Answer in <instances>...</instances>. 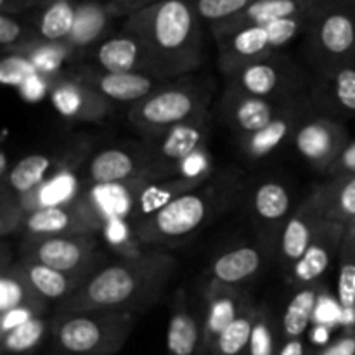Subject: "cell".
Masks as SVG:
<instances>
[{"label": "cell", "mask_w": 355, "mask_h": 355, "mask_svg": "<svg viewBox=\"0 0 355 355\" xmlns=\"http://www.w3.org/2000/svg\"><path fill=\"white\" fill-rule=\"evenodd\" d=\"M179 262L162 250L142 252L101 266L55 312L118 311L141 315L155 307L177 272Z\"/></svg>", "instance_id": "6da1fadb"}, {"label": "cell", "mask_w": 355, "mask_h": 355, "mask_svg": "<svg viewBox=\"0 0 355 355\" xmlns=\"http://www.w3.org/2000/svg\"><path fill=\"white\" fill-rule=\"evenodd\" d=\"M123 30L144 42L163 82L184 78L207 61L203 21L191 0H163L137 10L125 17Z\"/></svg>", "instance_id": "7a4b0ae2"}, {"label": "cell", "mask_w": 355, "mask_h": 355, "mask_svg": "<svg viewBox=\"0 0 355 355\" xmlns=\"http://www.w3.org/2000/svg\"><path fill=\"white\" fill-rule=\"evenodd\" d=\"M241 187L234 177H214L165 207L132 222V231L141 246L180 241L200 231L207 222L238 200Z\"/></svg>", "instance_id": "3957f363"}, {"label": "cell", "mask_w": 355, "mask_h": 355, "mask_svg": "<svg viewBox=\"0 0 355 355\" xmlns=\"http://www.w3.org/2000/svg\"><path fill=\"white\" fill-rule=\"evenodd\" d=\"M214 85L207 80H172L128 110V121L148 141L208 114Z\"/></svg>", "instance_id": "277c9868"}, {"label": "cell", "mask_w": 355, "mask_h": 355, "mask_svg": "<svg viewBox=\"0 0 355 355\" xmlns=\"http://www.w3.org/2000/svg\"><path fill=\"white\" fill-rule=\"evenodd\" d=\"M137 318L118 311L55 312L51 335L62 355H114L130 338Z\"/></svg>", "instance_id": "5b68a950"}, {"label": "cell", "mask_w": 355, "mask_h": 355, "mask_svg": "<svg viewBox=\"0 0 355 355\" xmlns=\"http://www.w3.org/2000/svg\"><path fill=\"white\" fill-rule=\"evenodd\" d=\"M305 33L314 71L355 64V0L321 3Z\"/></svg>", "instance_id": "8992f818"}, {"label": "cell", "mask_w": 355, "mask_h": 355, "mask_svg": "<svg viewBox=\"0 0 355 355\" xmlns=\"http://www.w3.org/2000/svg\"><path fill=\"white\" fill-rule=\"evenodd\" d=\"M224 76L225 85L269 101H291L307 96L311 82L305 69L284 52L232 69Z\"/></svg>", "instance_id": "52a82bcc"}, {"label": "cell", "mask_w": 355, "mask_h": 355, "mask_svg": "<svg viewBox=\"0 0 355 355\" xmlns=\"http://www.w3.org/2000/svg\"><path fill=\"white\" fill-rule=\"evenodd\" d=\"M311 16L284 17L262 26L245 28L231 37L217 40L218 68L227 75L232 69L277 54L302 31H307Z\"/></svg>", "instance_id": "ba28073f"}, {"label": "cell", "mask_w": 355, "mask_h": 355, "mask_svg": "<svg viewBox=\"0 0 355 355\" xmlns=\"http://www.w3.org/2000/svg\"><path fill=\"white\" fill-rule=\"evenodd\" d=\"M23 260L42 263L66 274H92L99 263V239L96 234L24 238Z\"/></svg>", "instance_id": "9c48e42d"}, {"label": "cell", "mask_w": 355, "mask_h": 355, "mask_svg": "<svg viewBox=\"0 0 355 355\" xmlns=\"http://www.w3.org/2000/svg\"><path fill=\"white\" fill-rule=\"evenodd\" d=\"M142 177L166 179L165 172L158 165L148 146L142 148H110L103 149L90 159L87 168V186L121 184Z\"/></svg>", "instance_id": "30bf717a"}, {"label": "cell", "mask_w": 355, "mask_h": 355, "mask_svg": "<svg viewBox=\"0 0 355 355\" xmlns=\"http://www.w3.org/2000/svg\"><path fill=\"white\" fill-rule=\"evenodd\" d=\"M349 142V130L342 121L314 113L302 121L293 137L298 155L322 173H328Z\"/></svg>", "instance_id": "8fae6325"}, {"label": "cell", "mask_w": 355, "mask_h": 355, "mask_svg": "<svg viewBox=\"0 0 355 355\" xmlns=\"http://www.w3.org/2000/svg\"><path fill=\"white\" fill-rule=\"evenodd\" d=\"M21 232L24 238H51V236L101 234V225L90 210L82 191L73 201L55 207L38 208L24 217Z\"/></svg>", "instance_id": "7c38bea8"}, {"label": "cell", "mask_w": 355, "mask_h": 355, "mask_svg": "<svg viewBox=\"0 0 355 355\" xmlns=\"http://www.w3.org/2000/svg\"><path fill=\"white\" fill-rule=\"evenodd\" d=\"M210 135L208 114L196 118L189 123L179 125L159 137L148 141L149 151L156 158L166 177L180 175V168L187 159L203 153Z\"/></svg>", "instance_id": "4fadbf2b"}, {"label": "cell", "mask_w": 355, "mask_h": 355, "mask_svg": "<svg viewBox=\"0 0 355 355\" xmlns=\"http://www.w3.org/2000/svg\"><path fill=\"white\" fill-rule=\"evenodd\" d=\"M298 99V97H297ZM291 101H269L262 97L250 96L236 87L225 85L218 104V116L222 123L227 125L238 135L252 134L267 127L272 120H276L281 113L290 107Z\"/></svg>", "instance_id": "5bb4252c"}, {"label": "cell", "mask_w": 355, "mask_h": 355, "mask_svg": "<svg viewBox=\"0 0 355 355\" xmlns=\"http://www.w3.org/2000/svg\"><path fill=\"white\" fill-rule=\"evenodd\" d=\"M307 97L315 113L335 120L355 116V64L314 71Z\"/></svg>", "instance_id": "9a60e30c"}, {"label": "cell", "mask_w": 355, "mask_h": 355, "mask_svg": "<svg viewBox=\"0 0 355 355\" xmlns=\"http://www.w3.org/2000/svg\"><path fill=\"white\" fill-rule=\"evenodd\" d=\"M326 217L324 196L321 186L315 187L304 203L288 218L279 238V252L288 269H293L295 263L304 257L315 236L328 224Z\"/></svg>", "instance_id": "2e32d148"}, {"label": "cell", "mask_w": 355, "mask_h": 355, "mask_svg": "<svg viewBox=\"0 0 355 355\" xmlns=\"http://www.w3.org/2000/svg\"><path fill=\"white\" fill-rule=\"evenodd\" d=\"M52 104L59 114L73 121L97 123L113 114L114 104L75 76H59L51 83Z\"/></svg>", "instance_id": "e0dca14e"}, {"label": "cell", "mask_w": 355, "mask_h": 355, "mask_svg": "<svg viewBox=\"0 0 355 355\" xmlns=\"http://www.w3.org/2000/svg\"><path fill=\"white\" fill-rule=\"evenodd\" d=\"M78 82L99 92L113 104H137L166 82L142 73H107L96 66H82L71 73Z\"/></svg>", "instance_id": "ac0fdd59"}, {"label": "cell", "mask_w": 355, "mask_h": 355, "mask_svg": "<svg viewBox=\"0 0 355 355\" xmlns=\"http://www.w3.org/2000/svg\"><path fill=\"white\" fill-rule=\"evenodd\" d=\"M315 113L314 107L311 106V101L307 96H302L295 99L290 104L284 113H281L276 120L270 121L267 127L260 128V130L252 132V134H241L239 137V146L241 151L245 153L248 158L260 159L266 156L272 155L274 151L286 144L288 141H293L295 134H297L298 127L302 121L307 116Z\"/></svg>", "instance_id": "d6986e66"}, {"label": "cell", "mask_w": 355, "mask_h": 355, "mask_svg": "<svg viewBox=\"0 0 355 355\" xmlns=\"http://www.w3.org/2000/svg\"><path fill=\"white\" fill-rule=\"evenodd\" d=\"M319 6L321 3L318 0H255L241 14L217 24V26L208 28V30H210L214 40L217 42L225 37H231L245 28L262 26V24L274 23L277 19H284V17L311 16Z\"/></svg>", "instance_id": "ffe728a7"}, {"label": "cell", "mask_w": 355, "mask_h": 355, "mask_svg": "<svg viewBox=\"0 0 355 355\" xmlns=\"http://www.w3.org/2000/svg\"><path fill=\"white\" fill-rule=\"evenodd\" d=\"M94 62L97 69L107 73H142L155 76V66L144 42L125 30L104 38L97 45Z\"/></svg>", "instance_id": "44dd1931"}, {"label": "cell", "mask_w": 355, "mask_h": 355, "mask_svg": "<svg viewBox=\"0 0 355 355\" xmlns=\"http://www.w3.org/2000/svg\"><path fill=\"white\" fill-rule=\"evenodd\" d=\"M345 231V225L336 224V222H328L321 229V232L315 236L304 257L290 270V283L297 290L318 283L324 276L326 270L331 267V263L338 260Z\"/></svg>", "instance_id": "7402d4cb"}, {"label": "cell", "mask_w": 355, "mask_h": 355, "mask_svg": "<svg viewBox=\"0 0 355 355\" xmlns=\"http://www.w3.org/2000/svg\"><path fill=\"white\" fill-rule=\"evenodd\" d=\"M207 312L201 321V347L200 354H211L215 342L225 328L248 307L245 297L234 286H224L218 283H210L207 291Z\"/></svg>", "instance_id": "603a6c76"}, {"label": "cell", "mask_w": 355, "mask_h": 355, "mask_svg": "<svg viewBox=\"0 0 355 355\" xmlns=\"http://www.w3.org/2000/svg\"><path fill=\"white\" fill-rule=\"evenodd\" d=\"M49 302L37 293L19 263L3 262L0 274V314L31 311L44 315Z\"/></svg>", "instance_id": "cb8c5ba5"}, {"label": "cell", "mask_w": 355, "mask_h": 355, "mask_svg": "<svg viewBox=\"0 0 355 355\" xmlns=\"http://www.w3.org/2000/svg\"><path fill=\"white\" fill-rule=\"evenodd\" d=\"M114 17L111 16L106 2L99 0H82L76 3L75 23L69 37L66 38L64 44L73 51V54L85 49L92 47L106 35L111 21Z\"/></svg>", "instance_id": "d4e9b609"}, {"label": "cell", "mask_w": 355, "mask_h": 355, "mask_svg": "<svg viewBox=\"0 0 355 355\" xmlns=\"http://www.w3.org/2000/svg\"><path fill=\"white\" fill-rule=\"evenodd\" d=\"M291 208V198L286 187L277 180H266L252 194V214L257 224L266 232L283 234Z\"/></svg>", "instance_id": "484cf974"}, {"label": "cell", "mask_w": 355, "mask_h": 355, "mask_svg": "<svg viewBox=\"0 0 355 355\" xmlns=\"http://www.w3.org/2000/svg\"><path fill=\"white\" fill-rule=\"evenodd\" d=\"M82 187L83 184H80V179L73 170V163H69V165L62 166L58 172L52 173L37 189L19 196L21 207H23L24 214L28 215L38 208L69 203L78 196Z\"/></svg>", "instance_id": "4316f807"}, {"label": "cell", "mask_w": 355, "mask_h": 355, "mask_svg": "<svg viewBox=\"0 0 355 355\" xmlns=\"http://www.w3.org/2000/svg\"><path fill=\"white\" fill-rule=\"evenodd\" d=\"M201 321L189 311L186 295H175L166 331V349L170 355H194L201 347Z\"/></svg>", "instance_id": "83f0119b"}, {"label": "cell", "mask_w": 355, "mask_h": 355, "mask_svg": "<svg viewBox=\"0 0 355 355\" xmlns=\"http://www.w3.org/2000/svg\"><path fill=\"white\" fill-rule=\"evenodd\" d=\"M19 266L26 274L31 286L37 290L42 298H45L47 302H59V304L71 297L75 291H78V288L90 276V274H66L52 269V267L23 259H21Z\"/></svg>", "instance_id": "f1b7e54d"}, {"label": "cell", "mask_w": 355, "mask_h": 355, "mask_svg": "<svg viewBox=\"0 0 355 355\" xmlns=\"http://www.w3.org/2000/svg\"><path fill=\"white\" fill-rule=\"evenodd\" d=\"M71 162L62 158L58 162V158L44 155V153H35V155L24 156L23 159L10 166V172L6 179H0V184H6L14 194L23 196V194L31 193L38 186L45 182L52 173L58 172L62 166L69 165Z\"/></svg>", "instance_id": "f546056e"}, {"label": "cell", "mask_w": 355, "mask_h": 355, "mask_svg": "<svg viewBox=\"0 0 355 355\" xmlns=\"http://www.w3.org/2000/svg\"><path fill=\"white\" fill-rule=\"evenodd\" d=\"M263 266L262 252L255 246H239L222 253L211 263V283L238 286L255 276Z\"/></svg>", "instance_id": "4dcf8cb0"}, {"label": "cell", "mask_w": 355, "mask_h": 355, "mask_svg": "<svg viewBox=\"0 0 355 355\" xmlns=\"http://www.w3.org/2000/svg\"><path fill=\"white\" fill-rule=\"evenodd\" d=\"M75 0H47L33 12L31 26L45 44H62L73 30L76 14Z\"/></svg>", "instance_id": "1f68e13d"}, {"label": "cell", "mask_w": 355, "mask_h": 355, "mask_svg": "<svg viewBox=\"0 0 355 355\" xmlns=\"http://www.w3.org/2000/svg\"><path fill=\"white\" fill-rule=\"evenodd\" d=\"M210 179L211 173H205V175L198 177L175 175L155 180V182H151L144 191H142L141 200H139L137 214H135V218L132 222L153 214V211H156L158 208L165 207L166 203H170V201L175 200V198L182 196V194L189 193V191L198 189V187L203 186V184L208 182Z\"/></svg>", "instance_id": "d6a6232c"}, {"label": "cell", "mask_w": 355, "mask_h": 355, "mask_svg": "<svg viewBox=\"0 0 355 355\" xmlns=\"http://www.w3.org/2000/svg\"><path fill=\"white\" fill-rule=\"evenodd\" d=\"M319 298H321V288L318 283L311 286L300 288L288 302L283 314V342L284 340L304 338L305 333L309 331L312 318L318 309Z\"/></svg>", "instance_id": "836d02e7"}, {"label": "cell", "mask_w": 355, "mask_h": 355, "mask_svg": "<svg viewBox=\"0 0 355 355\" xmlns=\"http://www.w3.org/2000/svg\"><path fill=\"white\" fill-rule=\"evenodd\" d=\"M321 191L328 220L349 227L355 220V175L333 177Z\"/></svg>", "instance_id": "e575fe53"}, {"label": "cell", "mask_w": 355, "mask_h": 355, "mask_svg": "<svg viewBox=\"0 0 355 355\" xmlns=\"http://www.w3.org/2000/svg\"><path fill=\"white\" fill-rule=\"evenodd\" d=\"M49 333L51 321L45 315H37L9 331L0 333V350L2 355H30L40 349Z\"/></svg>", "instance_id": "d590c367"}, {"label": "cell", "mask_w": 355, "mask_h": 355, "mask_svg": "<svg viewBox=\"0 0 355 355\" xmlns=\"http://www.w3.org/2000/svg\"><path fill=\"white\" fill-rule=\"evenodd\" d=\"M259 307L248 305L227 328L222 331L215 342L210 355H245L248 354L252 342L253 326H255Z\"/></svg>", "instance_id": "8d00e7d4"}, {"label": "cell", "mask_w": 355, "mask_h": 355, "mask_svg": "<svg viewBox=\"0 0 355 355\" xmlns=\"http://www.w3.org/2000/svg\"><path fill=\"white\" fill-rule=\"evenodd\" d=\"M42 44V38L31 24L23 23L16 16L0 14V45L3 54H28Z\"/></svg>", "instance_id": "74e56055"}, {"label": "cell", "mask_w": 355, "mask_h": 355, "mask_svg": "<svg viewBox=\"0 0 355 355\" xmlns=\"http://www.w3.org/2000/svg\"><path fill=\"white\" fill-rule=\"evenodd\" d=\"M338 302L343 311L355 312V238L347 234L338 253Z\"/></svg>", "instance_id": "f35d334b"}, {"label": "cell", "mask_w": 355, "mask_h": 355, "mask_svg": "<svg viewBox=\"0 0 355 355\" xmlns=\"http://www.w3.org/2000/svg\"><path fill=\"white\" fill-rule=\"evenodd\" d=\"M255 0H191L194 10L208 28L232 19Z\"/></svg>", "instance_id": "ab89813d"}, {"label": "cell", "mask_w": 355, "mask_h": 355, "mask_svg": "<svg viewBox=\"0 0 355 355\" xmlns=\"http://www.w3.org/2000/svg\"><path fill=\"white\" fill-rule=\"evenodd\" d=\"M281 345H283V342H277L276 329H274L269 311L266 307H259L248 355H277Z\"/></svg>", "instance_id": "60d3db41"}, {"label": "cell", "mask_w": 355, "mask_h": 355, "mask_svg": "<svg viewBox=\"0 0 355 355\" xmlns=\"http://www.w3.org/2000/svg\"><path fill=\"white\" fill-rule=\"evenodd\" d=\"M24 217L26 214L21 207L19 196L14 194L6 184H2L0 186V234L9 236L14 231L21 232Z\"/></svg>", "instance_id": "b9f144b4"}, {"label": "cell", "mask_w": 355, "mask_h": 355, "mask_svg": "<svg viewBox=\"0 0 355 355\" xmlns=\"http://www.w3.org/2000/svg\"><path fill=\"white\" fill-rule=\"evenodd\" d=\"M38 68L21 54H3L2 62H0V80L6 85L23 87L24 83L35 75H38Z\"/></svg>", "instance_id": "7bdbcfd3"}, {"label": "cell", "mask_w": 355, "mask_h": 355, "mask_svg": "<svg viewBox=\"0 0 355 355\" xmlns=\"http://www.w3.org/2000/svg\"><path fill=\"white\" fill-rule=\"evenodd\" d=\"M311 355H355V326Z\"/></svg>", "instance_id": "ee69618b"}, {"label": "cell", "mask_w": 355, "mask_h": 355, "mask_svg": "<svg viewBox=\"0 0 355 355\" xmlns=\"http://www.w3.org/2000/svg\"><path fill=\"white\" fill-rule=\"evenodd\" d=\"M158 2H163V0H107L106 6L111 16L118 19V17H128L130 14L146 9L149 6H155Z\"/></svg>", "instance_id": "f6af8a7d"}, {"label": "cell", "mask_w": 355, "mask_h": 355, "mask_svg": "<svg viewBox=\"0 0 355 355\" xmlns=\"http://www.w3.org/2000/svg\"><path fill=\"white\" fill-rule=\"evenodd\" d=\"M328 175H355V141H350L347 148L343 149L342 155L338 156L331 168L328 170Z\"/></svg>", "instance_id": "bcb514c9"}, {"label": "cell", "mask_w": 355, "mask_h": 355, "mask_svg": "<svg viewBox=\"0 0 355 355\" xmlns=\"http://www.w3.org/2000/svg\"><path fill=\"white\" fill-rule=\"evenodd\" d=\"M47 0H0V14H9V16H19V14L35 12L38 7H42Z\"/></svg>", "instance_id": "7dc6e473"}, {"label": "cell", "mask_w": 355, "mask_h": 355, "mask_svg": "<svg viewBox=\"0 0 355 355\" xmlns=\"http://www.w3.org/2000/svg\"><path fill=\"white\" fill-rule=\"evenodd\" d=\"M277 355H311V354H309L307 343L304 342V338H295V340H284Z\"/></svg>", "instance_id": "c3c4849f"}, {"label": "cell", "mask_w": 355, "mask_h": 355, "mask_svg": "<svg viewBox=\"0 0 355 355\" xmlns=\"http://www.w3.org/2000/svg\"><path fill=\"white\" fill-rule=\"evenodd\" d=\"M347 234H350L352 238H355V220L349 225V227H347Z\"/></svg>", "instance_id": "681fc988"}, {"label": "cell", "mask_w": 355, "mask_h": 355, "mask_svg": "<svg viewBox=\"0 0 355 355\" xmlns=\"http://www.w3.org/2000/svg\"><path fill=\"white\" fill-rule=\"evenodd\" d=\"M319 3H326V2H331V0H318Z\"/></svg>", "instance_id": "f907efd6"}, {"label": "cell", "mask_w": 355, "mask_h": 355, "mask_svg": "<svg viewBox=\"0 0 355 355\" xmlns=\"http://www.w3.org/2000/svg\"><path fill=\"white\" fill-rule=\"evenodd\" d=\"M99 2H107V0H99Z\"/></svg>", "instance_id": "816d5d0a"}]
</instances>
